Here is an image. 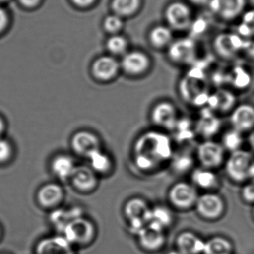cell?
I'll list each match as a JSON object with an SVG mask.
<instances>
[{"instance_id": "obj_18", "label": "cell", "mask_w": 254, "mask_h": 254, "mask_svg": "<svg viewBox=\"0 0 254 254\" xmlns=\"http://www.w3.org/2000/svg\"><path fill=\"white\" fill-rule=\"evenodd\" d=\"M34 254H76L74 246L63 235L43 237L37 242Z\"/></svg>"}, {"instance_id": "obj_9", "label": "cell", "mask_w": 254, "mask_h": 254, "mask_svg": "<svg viewBox=\"0 0 254 254\" xmlns=\"http://www.w3.org/2000/svg\"><path fill=\"white\" fill-rule=\"evenodd\" d=\"M246 40L237 33L222 32L213 40V46L218 56L230 60L243 52Z\"/></svg>"}, {"instance_id": "obj_4", "label": "cell", "mask_w": 254, "mask_h": 254, "mask_svg": "<svg viewBox=\"0 0 254 254\" xmlns=\"http://www.w3.org/2000/svg\"><path fill=\"white\" fill-rule=\"evenodd\" d=\"M195 209L201 219L216 222L225 216L227 205L222 195L215 192H206L199 195Z\"/></svg>"}, {"instance_id": "obj_42", "label": "cell", "mask_w": 254, "mask_h": 254, "mask_svg": "<svg viewBox=\"0 0 254 254\" xmlns=\"http://www.w3.org/2000/svg\"><path fill=\"white\" fill-rule=\"evenodd\" d=\"M6 128H7V125H6L5 120H4L2 116H0V138L4 137Z\"/></svg>"}, {"instance_id": "obj_39", "label": "cell", "mask_w": 254, "mask_h": 254, "mask_svg": "<svg viewBox=\"0 0 254 254\" xmlns=\"http://www.w3.org/2000/svg\"><path fill=\"white\" fill-rule=\"evenodd\" d=\"M9 22V14L7 10L0 5V34L4 32L7 27H8Z\"/></svg>"}, {"instance_id": "obj_49", "label": "cell", "mask_w": 254, "mask_h": 254, "mask_svg": "<svg viewBox=\"0 0 254 254\" xmlns=\"http://www.w3.org/2000/svg\"><path fill=\"white\" fill-rule=\"evenodd\" d=\"M7 254V253H3V254Z\"/></svg>"}, {"instance_id": "obj_8", "label": "cell", "mask_w": 254, "mask_h": 254, "mask_svg": "<svg viewBox=\"0 0 254 254\" xmlns=\"http://www.w3.org/2000/svg\"><path fill=\"white\" fill-rule=\"evenodd\" d=\"M164 19L167 25L175 31H185L190 28L193 19L190 7L187 3L175 1L164 10Z\"/></svg>"}, {"instance_id": "obj_30", "label": "cell", "mask_w": 254, "mask_h": 254, "mask_svg": "<svg viewBox=\"0 0 254 254\" xmlns=\"http://www.w3.org/2000/svg\"><path fill=\"white\" fill-rule=\"evenodd\" d=\"M173 222V216L168 208L162 206L151 209L150 216L148 224L165 231L166 228L171 226Z\"/></svg>"}, {"instance_id": "obj_20", "label": "cell", "mask_w": 254, "mask_h": 254, "mask_svg": "<svg viewBox=\"0 0 254 254\" xmlns=\"http://www.w3.org/2000/svg\"><path fill=\"white\" fill-rule=\"evenodd\" d=\"M70 181L74 188L82 193L92 192L98 185V174L89 166H77Z\"/></svg>"}, {"instance_id": "obj_47", "label": "cell", "mask_w": 254, "mask_h": 254, "mask_svg": "<svg viewBox=\"0 0 254 254\" xmlns=\"http://www.w3.org/2000/svg\"><path fill=\"white\" fill-rule=\"evenodd\" d=\"M252 218H253V220L254 221V205L253 206V209H252Z\"/></svg>"}, {"instance_id": "obj_37", "label": "cell", "mask_w": 254, "mask_h": 254, "mask_svg": "<svg viewBox=\"0 0 254 254\" xmlns=\"http://www.w3.org/2000/svg\"><path fill=\"white\" fill-rule=\"evenodd\" d=\"M14 149L11 142L4 137L0 138V165L7 164L11 161Z\"/></svg>"}, {"instance_id": "obj_28", "label": "cell", "mask_w": 254, "mask_h": 254, "mask_svg": "<svg viewBox=\"0 0 254 254\" xmlns=\"http://www.w3.org/2000/svg\"><path fill=\"white\" fill-rule=\"evenodd\" d=\"M142 0H112L110 8L114 14L122 18L134 16L140 10Z\"/></svg>"}, {"instance_id": "obj_14", "label": "cell", "mask_w": 254, "mask_h": 254, "mask_svg": "<svg viewBox=\"0 0 254 254\" xmlns=\"http://www.w3.org/2000/svg\"><path fill=\"white\" fill-rule=\"evenodd\" d=\"M124 73L130 77H140L146 74L151 66L148 55L140 50L128 51L120 62Z\"/></svg>"}, {"instance_id": "obj_40", "label": "cell", "mask_w": 254, "mask_h": 254, "mask_svg": "<svg viewBox=\"0 0 254 254\" xmlns=\"http://www.w3.org/2000/svg\"><path fill=\"white\" fill-rule=\"evenodd\" d=\"M73 5L80 9H87L92 7L98 0H70Z\"/></svg>"}, {"instance_id": "obj_46", "label": "cell", "mask_w": 254, "mask_h": 254, "mask_svg": "<svg viewBox=\"0 0 254 254\" xmlns=\"http://www.w3.org/2000/svg\"><path fill=\"white\" fill-rule=\"evenodd\" d=\"M3 237V229L1 228V225H0V241H1V239H2Z\"/></svg>"}, {"instance_id": "obj_17", "label": "cell", "mask_w": 254, "mask_h": 254, "mask_svg": "<svg viewBox=\"0 0 254 254\" xmlns=\"http://www.w3.org/2000/svg\"><path fill=\"white\" fill-rule=\"evenodd\" d=\"M64 198L65 191L58 183L46 184L37 191V204L44 210H57L62 204Z\"/></svg>"}, {"instance_id": "obj_45", "label": "cell", "mask_w": 254, "mask_h": 254, "mask_svg": "<svg viewBox=\"0 0 254 254\" xmlns=\"http://www.w3.org/2000/svg\"><path fill=\"white\" fill-rule=\"evenodd\" d=\"M166 254H181L180 252H179V251L176 250V249H175V250H171L170 251V252H167Z\"/></svg>"}, {"instance_id": "obj_7", "label": "cell", "mask_w": 254, "mask_h": 254, "mask_svg": "<svg viewBox=\"0 0 254 254\" xmlns=\"http://www.w3.org/2000/svg\"><path fill=\"white\" fill-rule=\"evenodd\" d=\"M151 209L144 199L138 197L130 198L125 204L124 214L136 234L149 222Z\"/></svg>"}, {"instance_id": "obj_21", "label": "cell", "mask_w": 254, "mask_h": 254, "mask_svg": "<svg viewBox=\"0 0 254 254\" xmlns=\"http://www.w3.org/2000/svg\"><path fill=\"white\" fill-rule=\"evenodd\" d=\"M207 105L214 113H231L237 107V95L230 89H219L210 94Z\"/></svg>"}, {"instance_id": "obj_19", "label": "cell", "mask_w": 254, "mask_h": 254, "mask_svg": "<svg viewBox=\"0 0 254 254\" xmlns=\"http://www.w3.org/2000/svg\"><path fill=\"white\" fill-rule=\"evenodd\" d=\"M230 123L234 129L250 133L254 129V105L249 103L237 104L230 113Z\"/></svg>"}, {"instance_id": "obj_12", "label": "cell", "mask_w": 254, "mask_h": 254, "mask_svg": "<svg viewBox=\"0 0 254 254\" xmlns=\"http://www.w3.org/2000/svg\"><path fill=\"white\" fill-rule=\"evenodd\" d=\"M167 56L170 61L174 64L188 65L195 60L196 45L194 40L190 37L173 40L167 48Z\"/></svg>"}, {"instance_id": "obj_15", "label": "cell", "mask_w": 254, "mask_h": 254, "mask_svg": "<svg viewBox=\"0 0 254 254\" xmlns=\"http://www.w3.org/2000/svg\"><path fill=\"white\" fill-rule=\"evenodd\" d=\"M150 118L155 126L165 130H174L179 120L176 107L169 101L155 104L151 110Z\"/></svg>"}, {"instance_id": "obj_32", "label": "cell", "mask_w": 254, "mask_h": 254, "mask_svg": "<svg viewBox=\"0 0 254 254\" xmlns=\"http://www.w3.org/2000/svg\"><path fill=\"white\" fill-rule=\"evenodd\" d=\"M244 137L243 133L234 128H231V129L227 130L222 134L221 143L225 151H228L230 153L242 149Z\"/></svg>"}, {"instance_id": "obj_16", "label": "cell", "mask_w": 254, "mask_h": 254, "mask_svg": "<svg viewBox=\"0 0 254 254\" xmlns=\"http://www.w3.org/2000/svg\"><path fill=\"white\" fill-rule=\"evenodd\" d=\"M140 249L149 253L160 252L167 243L165 231L147 224L137 234Z\"/></svg>"}, {"instance_id": "obj_35", "label": "cell", "mask_w": 254, "mask_h": 254, "mask_svg": "<svg viewBox=\"0 0 254 254\" xmlns=\"http://www.w3.org/2000/svg\"><path fill=\"white\" fill-rule=\"evenodd\" d=\"M173 170L179 173H186L193 167V158L190 154L173 155L171 159Z\"/></svg>"}, {"instance_id": "obj_41", "label": "cell", "mask_w": 254, "mask_h": 254, "mask_svg": "<svg viewBox=\"0 0 254 254\" xmlns=\"http://www.w3.org/2000/svg\"><path fill=\"white\" fill-rule=\"evenodd\" d=\"M19 4L27 9H34L41 3L42 0H18Z\"/></svg>"}, {"instance_id": "obj_23", "label": "cell", "mask_w": 254, "mask_h": 254, "mask_svg": "<svg viewBox=\"0 0 254 254\" xmlns=\"http://www.w3.org/2000/svg\"><path fill=\"white\" fill-rule=\"evenodd\" d=\"M77 167L73 157L68 154H58L51 161V171L61 181L70 180Z\"/></svg>"}, {"instance_id": "obj_26", "label": "cell", "mask_w": 254, "mask_h": 254, "mask_svg": "<svg viewBox=\"0 0 254 254\" xmlns=\"http://www.w3.org/2000/svg\"><path fill=\"white\" fill-rule=\"evenodd\" d=\"M235 246L228 237L214 236L206 240L203 254H234Z\"/></svg>"}, {"instance_id": "obj_36", "label": "cell", "mask_w": 254, "mask_h": 254, "mask_svg": "<svg viewBox=\"0 0 254 254\" xmlns=\"http://www.w3.org/2000/svg\"><path fill=\"white\" fill-rule=\"evenodd\" d=\"M123 18L112 13L104 18L103 21V28L105 32L110 35L119 34L120 31L123 29Z\"/></svg>"}, {"instance_id": "obj_38", "label": "cell", "mask_w": 254, "mask_h": 254, "mask_svg": "<svg viewBox=\"0 0 254 254\" xmlns=\"http://www.w3.org/2000/svg\"><path fill=\"white\" fill-rule=\"evenodd\" d=\"M241 199L243 202L249 205H254V180H249L242 188Z\"/></svg>"}, {"instance_id": "obj_1", "label": "cell", "mask_w": 254, "mask_h": 254, "mask_svg": "<svg viewBox=\"0 0 254 254\" xmlns=\"http://www.w3.org/2000/svg\"><path fill=\"white\" fill-rule=\"evenodd\" d=\"M173 144L167 134L158 131H148L139 136L133 147V160L139 170L151 172L171 161Z\"/></svg>"}, {"instance_id": "obj_3", "label": "cell", "mask_w": 254, "mask_h": 254, "mask_svg": "<svg viewBox=\"0 0 254 254\" xmlns=\"http://www.w3.org/2000/svg\"><path fill=\"white\" fill-rule=\"evenodd\" d=\"M62 235L73 246L84 247L95 241L97 236L96 226L90 219L79 216L67 224Z\"/></svg>"}, {"instance_id": "obj_6", "label": "cell", "mask_w": 254, "mask_h": 254, "mask_svg": "<svg viewBox=\"0 0 254 254\" xmlns=\"http://www.w3.org/2000/svg\"><path fill=\"white\" fill-rule=\"evenodd\" d=\"M225 152L222 143L211 139L205 140L197 148V158L201 167L214 170L225 164Z\"/></svg>"}, {"instance_id": "obj_43", "label": "cell", "mask_w": 254, "mask_h": 254, "mask_svg": "<svg viewBox=\"0 0 254 254\" xmlns=\"http://www.w3.org/2000/svg\"><path fill=\"white\" fill-rule=\"evenodd\" d=\"M188 1L195 5L202 6L208 4L210 0H188Z\"/></svg>"}, {"instance_id": "obj_13", "label": "cell", "mask_w": 254, "mask_h": 254, "mask_svg": "<svg viewBox=\"0 0 254 254\" xmlns=\"http://www.w3.org/2000/svg\"><path fill=\"white\" fill-rule=\"evenodd\" d=\"M122 71L121 64L116 57L102 55L97 58L91 65V74L94 79L101 83L115 80Z\"/></svg>"}, {"instance_id": "obj_2", "label": "cell", "mask_w": 254, "mask_h": 254, "mask_svg": "<svg viewBox=\"0 0 254 254\" xmlns=\"http://www.w3.org/2000/svg\"><path fill=\"white\" fill-rule=\"evenodd\" d=\"M224 166L227 176L234 183L245 184L254 178V157L249 151L231 152Z\"/></svg>"}, {"instance_id": "obj_31", "label": "cell", "mask_w": 254, "mask_h": 254, "mask_svg": "<svg viewBox=\"0 0 254 254\" xmlns=\"http://www.w3.org/2000/svg\"><path fill=\"white\" fill-rule=\"evenodd\" d=\"M90 166L89 167L97 174L105 175L110 173L113 168V161L111 158L101 149L95 152L89 158Z\"/></svg>"}, {"instance_id": "obj_25", "label": "cell", "mask_w": 254, "mask_h": 254, "mask_svg": "<svg viewBox=\"0 0 254 254\" xmlns=\"http://www.w3.org/2000/svg\"><path fill=\"white\" fill-rule=\"evenodd\" d=\"M222 127L220 119L215 115L214 112L208 110L204 111L198 119L196 130L205 140H210L216 135Z\"/></svg>"}, {"instance_id": "obj_11", "label": "cell", "mask_w": 254, "mask_h": 254, "mask_svg": "<svg viewBox=\"0 0 254 254\" xmlns=\"http://www.w3.org/2000/svg\"><path fill=\"white\" fill-rule=\"evenodd\" d=\"M71 147L76 155L87 159L95 152L102 149L100 137L95 133L88 130H80L73 134Z\"/></svg>"}, {"instance_id": "obj_24", "label": "cell", "mask_w": 254, "mask_h": 254, "mask_svg": "<svg viewBox=\"0 0 254 254\" xmlns=\"http://www.w3.org/2000/svg\"><path fill=\"white\" fill-rule=\"evenodd\" d=\"M192 184L198 189L204 190L207 192H213L220 185L219 176L214 170L204 167L194 169L191 175Z\"/></svg>"}, {"instance_id": "obj_22", "label": "cell", "mask_w": 254, "mask_h": 254, "mask_svg": "<svg viewBox=\"0 0 254 254\" xmlns=\"http://www.w3.org/2000/svg\"><path fill=\"white\" fill-rule=\"evenodd\" d=\"M205 241L192 231H182L176 239V249L182 254H203Z\"/></svg>"}, {"instance_id": "obj_33", "label": "cell", "mask_w": 254, "mask_h": 254, "mask_svg": "<svg viewBox=\"0 0 254 254\" xmlns=\"http://www.w3.org/2000/svg\"><path fill=\"white\" fill-rule=\"evenodd\" d=\"M106 48L110 55L122 56L128 52V42L127 37L122 34L110 35L106 41Z\"/></svg>"}, {"instance_id": "obj_5", "label": "cell", "mask_w": 254, "mask_h": 254, "mask_svg": "<svg viewBox=\"0 0 254 254\" xmlns=\"http://www.w3.org/2000/svg\"><path fill=\"white\" fill-rule=\"evenodd\" d=\"M198 197V189L189 182H177L169 190L168 201L170 205L181 211L195 208Z\"/></svg>"}, {"instance_id": "obj_29", "label": "cell", "mask_w": 254, "mask_h": 254, "mask_svg": "<svg viewBox=\"0 0 254 254\" xmlns=\"http://www.w3.org/2000/svg\"><path fill=\"white\" fill-rule=\"evenodd\" d=\"M253 78L249 70L242 65H237L233 68L230 73L229 82L234 89L239 91H244L249 89L252 85Z\"/></svg>"}, {"instance_id": "obj_44", "label": "cell", "mask_w": 254, "mask_h": 254, "mask_svg": "<svg viewBox=\"0 0 254 254\" xmlns=\"http://www.w3.org/2000/svg\"><path fill=\"white\" fill-rule=\"evenodd\" d=\"M248 142H249V146L252 148V151L254 152V129L249 133Z\"/></svg>"}, {"instance_id": "obj_27", "label": "cell", "mask_w": 254, "mask_h": 254, "mask_svg": "<svg viewBox=\"0 0 254 254\" xmlns=\"http://www.w3.org/2000/svg\"><path fill=\"white\" fill-rule=\"evenodd\" d=\"M149 41L155 49L168 48L173 41V30L168 25H155L149 31Z\"/></svg>"}, {"instance_id": "obj_48", "label": "cell", "mask_w": 254, "mask_h": 254, "mask_svg": "<svg viewBox=\"0 0 254 254\" xmlns=\"http://www.w3.org/2000/svg\"><path fill=\"white\" fill-rule=\"evenodd\" d=\"M7 1H9V0H0V4H1V3L7 2Z\"/></svg>"}, {"instance_id": "obj_34", "label": "cell", "mask_w": 254, "mask_h": 254, "mask_svg": "<svg viewBox=\"0 0 254 254\" xmlns=\"http://www.w3.org/2000/svg\"><path fill=\"white\" fill-rule=\"evenodd\" d=\"M240 19L237 34L246 40H254V8L247 9Z\"/></svg>"}, {"instance_id": "obj_10", "label": "cell", "mask_w": 254, "mask_h": 254, "mask_svg": "<svg viewBox=\"0 0 254 254\" xmlns=\"http://www.w3.org/2000/svg\"><path fill=\"white\" fill-rule=\"evenodd\" d=\"M213 14L225 22L240 19L248 9V0H210L208 4Z\"/></svg>"}]
</instances>
